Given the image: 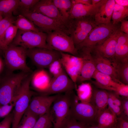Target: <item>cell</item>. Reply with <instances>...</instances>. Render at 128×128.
Instances as JSON below:
<instances>
[{"mask_svg":"<svg viewBox=\"0 0 128 128\" xmlns=\"http://www.w3.org/2000/svg\"><path fill=\"white\" fill-rule=\"evenodd\" d=\"M90 17L69 19L67 27L75 46L83 41L97 25Z\"/></svg>","mask_w":128,"mask_h":128,"instance_id":"obj_9","label":"cell"},{"mask_svg":"<svg viewBox=\"0 0 128 128\" xmlns=\"http://www.w3.org/2000/svg\"><path fill=\"white\" fill-rule=\"evenodd\" d=\"M128 58V35L121 31L118 36L114 58L119 60Z\"/></svg>","mask_w":128,"mask_h":128,"instance_id":"obj_25","label":"cell"},{"mask_svg":"<svg viewBox=\"0 0 128 128\" xmlns=\"http://www.w3.org/2000/svg\"><path fill=\"white\" fill-rule=\"evenodd\" d=\"M3 51L5 62L10 72L18 70L28 73L32 72L26 63V49L10 45Z\"/></svg>","mask_w":128,"mask_h":128,"instance_id":"obj_7","label":"cell"},{"mask_svg":"<svg viewBox=\"0 0 128 128\" xmlns=\"http://www.w3.org/2000/svg\"><path fill=\"white\" fill-rule=\"evenodd\" d=\"M77 96L79 101L84 103H90L91 101L93 91L89 83L82 82L76 89Z\"/></svg>","mask_w":128,"mask_h":128,"instance_id":"obj_27","label":"cell"},{"mask_svg":"<svg viewBox=\"0 0 128 128\" xmlns=\"http://www.w3.org/2000/svg\"><path fill=\"white\" fill-rule=\"evenodd\" d=\"M46 41L51 49L79 56L72 38L63 32L55 31L47 33Z\"/></svg>","mask_w":128,"mask_h":128,"instance_id":"obj_10","label":"cell"},{"mask_svg":"<svg viewBox=\"0 0 128 128\" xmlns=\"http://www.w3.org/2000/svg\"><path fill=\"white\" fill-rule=\"evenodd\" d=\"M128 16V6H123L115 3L111 18L113 24H117Z\"/></svg>","mask_w":128,"mask_h":128,"instance_id":"obj_30","label":"cell"},{"mask_svg":"<svg viewBox=\"0 0 128 128\" xmlns=\"http://www.w3.org/2000/svg\"><path fill=\"white\" fill-rule=\"evenodd\" d=\"M115 3L123 6H128V0H115Z\"/></svg>","mask_w":128,"mask_h":128,"instance_id":"obj_47","label":"cell"},{"mask_svg":"<svg viewBox=\"0 0 128 128\" xmlns=\"http://www.w3.org/2000/svg\"><path fill=\"white\" fill-rule=\"evenodd\" d=\"M1 79L0 78V82L1 81Z\"/></svg>","mask_w":128,"mask_h":128,"instance_id":"obj_54","label":"cell"},{"mask_svg":"<svg viewBox=\"0 0 128 128\" xmlns=\"http://www.w3.org/2000/svg\"><path fill=\"white\" fill-rule=\"evenodd\" d=\"M77 87L64 69L59 75L51 79L48 87L42 94L50 95L65 93L73 91Z\"/></svg>","mask_w":128,"mask_h":128,"instance_id":"obj_12","label":"cell"},{"mask_svg":"<svg viewBox=\"0 0 128 128\" xmlns=\"http://www.w3.org/2000/svg\"><path fill=\"white\" fill-rule=\"evenodd\" d=\"M47 33L41 32L18 29L10 45L20 46L27 49L35 48L50 49L46 42Z\"/></svg>","mask_w":128,"mask_h":128,"instance_id":"obj_8","label":"cell"},{"mask_svg":"<svg viewBox=\"0 0 128 128\" xmlns=\"http://www.w3.org/2000/svg\"><path fill=\"white\" fill-rule=\"evenodd\" d=\"M1 105H0V109H1Z\"/></svg>","mask_w":128,"mask_h":128,"instance_id":"obj_53","label":"cell"},{"mask_svg":"<svg viewBox=\"0 0 128 128\" xmlns=\"http://www.w3.org/2000/svg\"><path fill=\"white\" fill-rule=\"evenodd\" d=\"M119 28L117 24H113L111 22L97 25L83 41L75 46L78 54L91 53L96 46L104 41Z\"/></svg>","mask_w":128,"mask_h":128,"instance_id":"obj_1","label":"cell"},{"mask_svg":"<svg viewBox=\"0 0 128 128\" xmlns=\"http://www.w3.org/2000/svg\"><path fill=\"white\" fill-rule=\"evenodd\" d=\"M93 56L96 69L110 76L116 82L120 83L118 75L111 61L108 59L96 54Z\"/></svg>","mask_w":128,"mask_h":128,"instance_id":"obj_20","label":"cell"},{"mask_svg":"<svg viewBox=\"0 0 128 128\" xmlns=\"http://www.w3.org/2000/svg\"><path fill=\"white\" fill-rule=\"evenodd\" d=\"M123 113L121 117L128 120V97H122Z\"/></svg>","mask_w":128,"mask_h":128,"instance_id":"obj_43","label":"cell"},{"mask_svg":"<svg viewBox=\"0 0 128 128\" xmlns=\"http://www.w3.org/2000/svg\"><path fill=\"white\" fill-rule=\"evenodd\" d=\"M13 115V112L10 113L4 118L0 122V128H10L12 123Z\"/></svg>","mask_w":128,"mask_h":128,"instance_id":"obj_42","label":"cell"},{"mask_svg":"<svg viewBox=\"0 0 128 128\" xmlns=\"http://www.w3.org/2000/svg\"><path fill=\"white\" fill-rule=\"evenodd\" d=\"M121 32L120 28L116 30L104 41L94 49L96 54L107 59H113L118 36Z\"/></svg>","mask_w":128,"mask_h":128,"instance_id":"obj_16","label":"cell"},{"mask_svg":"<svg viewBox=\"0 0 128 128\" xmlns=\"http://www.w3.org/2000/svg\"><path fill=\"white\" fill-rule=\"evenodd\" d=\"M72 5L80 4L87 5H91V0H71Z\"/></svg>","mask_w":128,"mask_h":128,"instance_id":"obj_46","label":"cell"},{"mask_svg":"<svg viewBox=\"0 0 128 128\" xmlns=\"http://www.w3.org/2000/svg\"><path fill=\"white\" fill-rule=\"evenodd\" d=\"M18 30L17 27L13 24L7 29L3 37V51L12 42L16 36Z\"/></svg>","mask_w":128,"mask_h":128,"instance_id":"obj_34","label":"cell"},{"mask_svg":"<svg viewBox=\"0 0 128 128\" xmlns=\"http://www.w3.org/2000/svg\"><path fill=\"white\" fill-rule=\"evenodd\" d=\"M14 24L18 29L25 31L40 32L31 21L22 15H18L16 17Z\"/></svg>","mask_w":128,"mask_h":128,"instance_id":"obj_29","label":"cell"},{"mask_svg":"<svg viewBox=\"0 0 128 128\" xmlns=\"http://www.w3.org/2000/svg\"><path fill=\"white\" fill-rule=\"evenodd\" d=\"M121 25L120 28V31L128 35V21L123 20L121 22Z\"/></svg>","mask_w":128,"mask_h":128,"instance_id":"obj_45","label":"cell"},{"mask_svg":"<svg viewBox=\"0 0 128 128\" xmlns=\"http://www.w3.org/2000/svg\"><path fill=\"white\" fill-rule=\"evenodd\" d=\"M16 17L13 14L7 16L0 21V46L3 51V42L4 36L7 29L12 24H14Z\"/></svg>","mask_w":128,"mask_h":128,"instance_id":"obj_33","label":"cell"},{"mask_svg":"<svg viewBox=\"0 0 128 128\" xmlns=\"http://www.w3.org/2000/svg\"><path fill=\"white\" fill-rule=\"evenodd\" d=\"M2 50L1 49V47L0 46V51H1Z\"/></svg>","mask_w":128,"mask_h":128,"instance_id":"obj_52","label":"cell"},{"mask_svg":"<svg viewBox=\"0 0 128 128\" xmlns=\"http://www.w3.org/2000/svg\"><path fill=\"white\" fill-rule=\"evenodd\" d=\"M73 91L59 94L53 102L49 113L54 128H61L70 116L71 95Z\"/></svg>","mask_w":128,"mask_h":128,"instance_id":"obj_2","label":"cell"},{"mask_svg":"<svg viewBox=\"0 0 128 128\" xmlns=\"http://www.w3.org/2000/svg\"><path fill=\"white\" fill-rule=\"evenodd\" d=\"M118 117L109 108L101 112L97 119V124L100 128H115Z\"/></svg>","mask_w":128,"mask_h":128,"instance_id":"obj_24","label":"cell"},{"mask_svg":"<svg viewBox=\"0 0 128 128\" xmlns=\"http://www.w3.org/2000/svg\"><path fill=\"white\" fill-rule=\"evenodd\" d=\"M3 66V64L2 62L0 59V71L1 70Z\"/></svg>","mask_w":128,"mask_h":128,"instance_id":"obj_50","label":"cell"},{"mask_svg":"<svg viewBox=\"0 0 128 128\" xmlns=\"http://www.w3.org/2000/svg\"><path fill=\"white\" fill-rule=\"evenodd\" d=\"M15 14L25 17L33 23L40 32L48 33L54 31H59L69 35L65 25L41 14L30 10H21L16 11Z\"/></svg>","mask_w":128,"mask_h":128,"instance_id":"obj_3","label":"cell"},{"mask_svg":"<svg viewBox=\"0 0 128 128\" xmlns=\"http://www.w3.org/2000/svg\"><path fill=\"white\" fill-rule=\"evenodd\" d=\"M60 60L63 67L68 75L76 85L77 78L80 73L82 64L81 57L60 52Z\"/></svg>","mask_w":128,"mask_h":128,"instance_id":"obj_14","label":"cell"},{"mask_svg":"<svg viewBox=\"0 0 128 128\" xmlns=\"http://www.w3.org/2000/svg\"><path fill=\"white\" fill-rule=\"evenodd\" d=\"M30 10L55 20L67 27L69 21L63 17L54 4L53 0H39Z\"/></svg>","mask_w":128,"mask_h":128,"instance_id":"obj_13","label":"cell"},{"mask_svg":"<svg viewBox=\"0 0 128 128\" xmlns=\"http://www.w3.org/2000/svg\"><path fill=\"white\" fill-rule=\"evenodd\" d=\"M108 107L118 117H121L123 112L122 109L114 104L112 99L109 96L108 100Z\"/></svg>","mask_w":128,"mask_h":128,"instance_id":"obj_40","label":"cell"},{"mask_svg":"<svg viewBox=\"0 0 128 128\" xmlns=\"http://www.w3.org/2000/svg\"><path fill=\"white\" fill-rule=\"evenodd\" d=\"M39 117L27 109L24 114L18 128H33Z\"/></svg>","mask_w":128,"mask_h":128,"instance_id":"obj_31","label":"cell"},{"mask_svg":"<svg viewBox=\"0 0 128 128\" xmlns=\"http://www.w3.org/2000/svg\"><path fill=\"white\" fill-rule=\"evenodd\" d=\"M19 0H0V14L5 17L12 14L18 8Z\"/></svg>","mask_w":128,"mask_h":128,"instance_id":"obj_28","label":"cell"},{"mask_svg":"<svg viewBox=\"0 0 128 128\" xmlns=\"http://www.w3.org/2000/svg\"><path fill=\"white\" fill-rule=\"evenodd\" d=\"M59 94L35 96L31 99L27 109L39 117L48 113Z\"/></svg>","mask_w":128,"mask_h":128,"instance_id":"obj_15","label":"cell"},{"mask_svg":"<svg viewBox=\"0 0 128 128\" xmlns=\"http://www.w3.org/2000/svg\"><path fill=\"white\" fill-rule=\"evenodd\" d=\"M101 0H91V5H95L99 2Z\"/></svg>","mask_w":128,"mask_h":128,"instance_id":"obj_48","label":"cell"},{"mask_svg":"<svg viewBox=\"0 0 128 128\" xmlns=\"http://www.w3.org/2000/svg\"><path fill=\"white\" fill-rule=\"evenodd\" d=\"M3 18V17L2 15L0 14V21Z\"/></svg>","mask_w":128,"mask_h":128,"instance_id":"obj_51","label":"cell"},{"mask_svg":"<svg viewBox=\"0 0 128 128\" xmlns=\"http://www.w3.org/2000/svg\"><path fill=\"white\" fill-rule=\"evenodd\" d=\"M51 78L43 69H39L31 74L30 84L37 91L43 93L49 86Z\"/></svg>","mask_w":128,"mask_h":128,"instance_id":"obj_19","label":"cell"},{"mask_svg":"<svg viewBox=\"0 0 128 128\" xmlns=\"http://www.w3.org/2000/svg\"><path fill=\"white\" fill-rule=\"evenodd\" d=\"M39 0H19L18 6L15 11L30 10Z\"/></svg>","mask_w":128,"mask_h":128,"instance_id":"obj_39","label":"cell"},{"mask_svg":"<svg viewBox=\"0 0 128 128\" xmlns=\"http://www.w3.org/2000/svg\"><path fill=\"white\" fill-rule=\"evenodd\" d=\"M88 128H100L96 124H95L91 126Z\"/></svg>","mask_w":128,"mask_h":128,"instance_id":"obj_49","label":"cell"},{"mask_svg":"<svg viewBox=\"0 0 128 128\" xmlns=\"http://www.w3.org/2000/svg\"><path fill=\"white\" fill-rule=\"evenodd\" d=\"M70 116L86 124L90 125L97 124V116L95 107L90 103L80 101L73 92L71 97Z\"/></svg>","mask_w":128,"mask_h":128,"instance_id":"obj_4","label":"cell"},{"mask_svg":"<svg viewBox=\"0 0 128 128\" xmlns=\"http://www.w3.org/2000/svg\"><path fill=\"white\" fill-rule=\"evenodd\" d=\"M115 128H128V121L121 117H118Z\"/></svg>","mask_w":128,"mask_h":128,"instance_id":"obj_44","label":"cell"},{"mask_svg":"<svg viewBox=\"0 0 128 128\" xmlns=\"http://www.w3.org/2000/svg\"><path fill=\"white\" fill-rule=\"evenodd\" d=\"M114 92L122 97H128V85L119 83Z\"/></svg>","mask_w":128,"mask_h":128,"instance_id":"obj_41","label":"cell"},{"mask_svg":"<svg viewBox=\"0 0 128 128\" xmlns=\"http://www.w3.org/2000/svg\"><path fill=\"white\" fill-rule=\"evenodd\" d=\"M31 74L22 82L18 90V97L14 108L11 128H18L22 118L27 110L32 93L30 89Z\"/></svg>","mask_w":128,"mask_h":128,"instance_id":"obj_5","label":"cell"},{"mask_svg":"<svg viewBox=\"0 0 128 128\" xmlns=\"http://www.w3.org/2000/svg\"><path fill=\"white\" fill-rule=\"evenodd\" d=\"M53 126L49 112L38 118L33 128H51Z\"/></svg>","mask_w":128,"mask_h":128,"instance_id":"obj_35","label":"cell"},{"mask_svg":"<svg viewBox=\"0 0 128 128\" xmlns=\"http://www.w3.org/2000/svg\"><path fill=\"white\" fill-rule=\"evenodd\" d=\"M111 60L112 65L116 71L120 81L128 85V58L119 60Z\"/></svg>","mask_w":128,"mask_h":128,"instance_id":"obj_26","label":"cell"},{"mask_svg":"<svg viewBox=\"0 0 128 128\" xmlns=\"http://www.w3.org/2000/svg\"><path fill=\"white\" fill-rule=\"evenodd\" d=\"M48 68L50 73L53 77L59 75L64 70L60 58L53 61L50 64Z\"/></svg>","mask_w":128,"mask_h":128,"instance_id":"obj_37","label":"cell"},{"mask_svg":"<svg viewBox=\"0 0 128 128\" xmlns=\"http://www.w3.org/2000/svg\"><path fill=\"white\" fill-rule=\"evenodd\" d=\"M29 73L21 72L17 73H10L0 82V105L9 102L17 94L23 81Z\"/></svg>","mask_w":128,"mask_h":128,"instance_id":"obj_6","label":"cell"},{"mask_svg":"<svg viewBox=\"0 0 128 128\" xmlns=\"http://www.w3.org/2000/svg\"><path fill=\"white\" fill-rule=\"evenodd\" d=\"M95 80L94 84L101 89L115 91L119 83L114 81L109 75L101 72L96 69L92 77Z\"/></svg>","mask_w":128,"mask_h":128,"instance_id":"obj_22","label":"cell"},{"mask_svg":"<svg viewBox=\"0 0 128 128\" xmlns=\"http://www.w3.org/2000/svg\"><path fill=\"white\" fill-rule=\"evenodd\" d=\"M108 96V92L105 90L97 89L93 91L90 103L95 107L97 118L100 114L107 108Z\"/></svg>","mask_w":128,"mask_h":128,"instance_id":"obj_23","label":"cell"},{"mask_svg":"<svg viewBox=\"0 0 128 128\" xmlns=\"http://www.w3.org/2000/svg\"><path fill=\"white\" fill-rule=\"evenodd\" d=\"M79 56L82 58V64L76 83H81L85 81L90 80L92 78L96 69L93 57L91 53L81 54H79Z\"/></svg>","mask_w":128,"mask_h":128,"instance_id":"obj_18","label":"cell"},{"mask_svg":"<svg viewBox=\"0 0 128 128\" xmlns=\"http://www.w3.org/2000/svg\"><path fill=\"white\" fill-rule=\"evenodd\" d=\"M91 126L78 121L70 116L61 128H88Z\"/></svg>","mask_w":128,"mask_h":128,"instance_id":"obj_38","label":"cell"},{"mask_svg":"<svg viewBox=\"0 0 128 128\" xmlns=\"http://www.w3.org/2000/svg\"><path fill=\"white\" fill-rule=\"evenodd\" d=\"M53 1L63 17L69 21V12L72 5L71 0H53Z\"/></svg>","mask_w":128,"mask_h":128,"instance_id":"obj_32","label":"cell"},{"mask_svg":"<svg viewBox=\"0 0 128 128\" xmlns=\"http://www.w3.org/2000/svg\"><path fill=\"white\" fill-rule=\"evenodd\" d=\"M114 0H105L95 15L94 21L98 25L110 23L115 4Z\"/></svg>","mask_w":128,"mask_h":128,"instance_id":"obj_21","label":"cell"},{"mask_svg":"<svg viewBox=\"0 0 128 128\" xmlns=\"http://www.w3.org/2000/svg\"><path fill=\"white\" fill-rule=\"evenodd\" d=\"M18 97V91L17 94L9 102L1 106L0 118H4L11 113V112L14 107Z\"/></svg>","mask_w":128,"mask_h":128,"instance_id":"obj_36","label":"cell"},{"mask_svg":"<svg viewBox=\"0 0 128 128\" xmlns=\"http://www.w3.org/2000/svg\"><path fill=\"white\" fill-rule=\"evenodd\" d=\"M26 53L27 56L39 69L48 68L52 62L61 57L60 52L42 48L27 49Z\"/></svg>","mask_w":128,"mask_h":128,"instance_id":"obj_11","label":"cell"},{"mask_svg":"<svg viewBox=\"0 0 128 128\" xmlns=\"http://www.w3.org/2000/svg\"><path fill=\"white\" fill-rule=\"evenodd\" d=\"M105 0H101L97 4L87 5L80 4H73L69 12V19L94 16Z\"/></svg>","mask_w":128,"mask_h":128,"instance_id":"obj_17","label":"cell"}]
</instances>
